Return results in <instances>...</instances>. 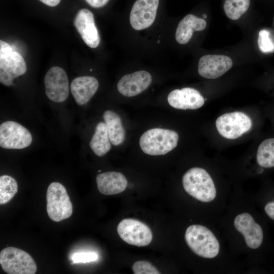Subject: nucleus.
Masks as SVG:
<instances>
[{"mask_svg":"<svg viewBox=\"0 0 274 274\" xmlns=\"http://www.w3.org/2000/svg\"><path fill=\"white\" fill-rule=\"evenodd\" d=\"M182 184L188 194L200 201L211 202L216 197L214 182L203 168L195 167L189 169L183 176Z\"/></svg>","mask_w":274,"mask_h":274,"instance_id":"1","label":"nucleus"},{"mask_svg":"<svg viewBox=\"0 0 274 274\" xmlns=\"http://www.w3.org/2000/svg\"><path fill=\"white\" fill-rule=\"evenodd\" d=\"M179 140L178 133L173 130L152 128L145 132L140 139V146L146 154L165 155L175 149Z\"/></svg>","mask_w":274,"mask_h":274,"instance_id":"2","label":"nucleus"},{"mask_svg":"<svg viewBox=\"0 0 274 274\" xmlns=\"http://www.w3.org/2000/svg\"><path fill=\"white\" fill-rule=\"evenodd\" d=\"M185 241L197 255L205 258H213L219 252V243L213 233L200 225H192L186 229Z\"/></svg>","mask_w":274,"mask_h":274,"instance_id":"3","label":"nucleus"},{"mask_svg":"<svg viewBox=\"0 0 274 274\" xmlns=\"http://www.w3.org/2000/svg\"><path fill=\"white\" fill-rule=\"evenodd\" d=\"M47 212L55 222L68 218L73 213V206L64 186L59 182H52L46 193Z\"/></svg>","mask_w":274,"mask_h":274,"instance_id":"4","label":"nucleus"},{"mask_svg":"<svg viewBox=\"0 0 274 274\" xmlns=\"http://www.w3.org/2000/svg\"><path fill=\"white\" fill-rule=\"evenodd\" d=\"M26 65L22 56L13 51L9 44L0 41V82L4 85H12L14 78L23 75Z\"/></svg>","mask_w":274,"mask_h":274,"instance_id":"5","label":"nucleus"},{"mask_svg":"<svg viewBox=\"0 0 274 274\" xmlns=\"http://www.w3.org/2000/svg\"><path fill=\"white\" fill-rule=\"evenodd\" d=\"M0 264L9 274H34L37 265L27 252L15 247H7L1 251Z\"/></svg>","mask_w":274,"mask_h":274,"instance_id":"6","label":"nucleus"},{"mask_svg":"<svg viewBox=\"0 0 274 274\" xmlns=\"http://www.w3.org/2000/svg\"><path fill=\"white\" fill-rule=\"evenodd\" d=\"M252 125L251 118L241 112L225 113L216 121V126L219 134L230 140L241 136L250 129Z\"/></svg>","mask_w":274,"mask_h":274,"instance_id":"7","label":"nucleus"},{"mask_svg":"<svg viewBox=\"0 0 274 274\" xmlns=\"http://www.w3.org/2000/svg\"><path fill=\"white\" fill-rule=\"evenodd\" d=\"M117 230L123 241L137 247L148 245L153 238V234L149 226L134 219H123L118 224Z\"/></svg>","mask_w":274,"mask_h":274,"instance_id":"8","label":"nucleus"},{"mask_svg":"<svg viewBox=\"0 0 274 274\" xmlns=\"http://www.w3.org/2000/svg\"><path fill=\"white\" fill-rule=\"evenodd\" d=\"M32 135L21 124L13 121L0 125V146L7 149H21L31 144Z\"/></svg>","mask_w":274,"mask_h":274,"instance_id":"9","label":"nucleus"},{"mask_svg":"<svg viewBox=\"0 0 274 274\" xmlns=\"http://www.w3.org/2000/svg\"><path fill=\"white\" fill-rule=\"evenodd\" d=\"M45 93L51 101L60 103L65 101L69 94L68 81L65 71L60 67L53 66L44 78Z\"/></svg>","mask_w":274,"mask_h":274,"instance_id":"10","label":"nucleus"},{"mask_svg":"<svg viewBox=\"0 0 274 274\" xmlns=\"http://www.w3.org/2000/svg\"><path fill=\"white\" fill-rule=\"evenodd\" d=\"M159 0H136L129 16L131 26L141 30L150 27L154 22Z\"/></svg>","mask_w":274,"mask_h":274,"instance_id":"11","label":"nucleus"},{"mask_svg":"<svg viewBox=\"0 0 274 274\" xmlns=\"http://www.w3.org/2000/svg\"><path fill=\"white\" fill-rule=\"evenodd\" d=\"M234 225L243 235L249 248L256 249L261 246L263 238L262 229L250 214L244 213L236 216L234 220Z\"/></svg>","mask_w":274,"mask_h":274,"instance_id":"12","label":"nucleus"},{"mask_svg":"<svg viewBox=\"0 0 274 274\" xmlns=\"http://www.w3.org/2000/svg\"><path fill=\"white\" fill-rule=\"evenodd\" d=\"M74 26L85 43L95 48L100 43V36L96 27L92 13L87 9L80 10L74 22Z\"/></svg>","mask_w":274,"mask_h":274,"instance_id":"13","label":"nucleus"},{"mask_svg":"<svg viewBox=\"0 0 274 274\" xmlns=\"http://www.w3.org/2000/svg\"><path fill=\"white\" fill-rule=\"evenodd\" d=\"M232 60L223 55H205L199 60L198 72L201 77L216 79L227 72L232 66Z\"/></svg>","mask_w":274,"mask_h":274,"instance_id":"14","label":"nucleus"},{"mask_svg":"<svg viewBox=\"0 0 274 274\" xmlns=\"http://www.w3.org/2000/svg\"><path fill=\"white\" fill-rule=\"evenodd\" d=\"M151 74L139 71L123 76L117 85L118 91L125 96L132 97L145 91L152 82Z\"/></svg>","mask_w":274,"mask_h":274,"instance_id":"15","label":"nucleus"},{"mask_svg":"<svg viewBox=\"0 0 274 274\" xmlns=\"http://www.w3.org/2000/svg\"><path fill=\"white\" fill-rule=\"evenodd\" d=\"M167 100L172 107L182 110L197 109L204 103V99L200 92L190 87L172 91L168 95Z\"/></svg>","mask_w":274,"mask_h":274,"instance_id":"16","label":"nucleus"},{"mask_svg":"<svg viewBox=\"0 0 274 274\" xmlns=\"http://www.w3.org/2000/svg\"><path fill=\"white\" fill-rule=\"evenodd\" d=\"M98 86V80L93 77L81 76L74 79L71 84V91L76 104L83 106L87 103Z\"/></svg>","mask_w":274,"mask_h":274,"instance_id":"17","label":"nucleus"},{"mask_svg":"<svg viewBox=\"0 0 274 274\" xmlns=\"http://www.w3.org/2000/svg\"><path fill=\"white\" fill-rule=\"evenodd\" d=\"M96 182L99 192L107 195L120 193L127 186L125 176L121 173L113 171L98 174Z\"/></svg>","mask_w":274,"mask_h":274,"instance_id":"18","label":"nucleus"},{"mask_svg":"<svg viewBox=\"0 0 274 274\" xmlns=\"http://www.w3.org/2000/svg\"><path fill=\"white\" fill-rule=\"evenodd\" d=\"M206 26L207 22L204 19L188 14L178 25L175 33L176 40L180 44H185L190 40L194 31H201Z\"/></svg>","mask_w":274,"mask_h":274,"instance_id":"19","label":"nucleus"},{"mask_svg":"<svg viewBox=\"0 0 274 274\" xmlns=\"http://www.w3.org/2000/svg\"><path fill=\"white\" fill-rule=\"evenodd\" d=\"M103 119L111 143L114 146L122 144L125 140V133L120 117L113 111L107 110L103 114Z\"/></svg>","mask_w":274,"mask_h":274,"instance_id":"20","label":"nucleus"},{"mask_svg":"<svg viewBox=\"0 0 274 274\" xmlns=\"http://www.w3.org/2000/svg\"><path fill=\"white\" fill-rule=\"evenodd\" d=\"M108 135L107 127L105 122H98L89 143L93 153L99 157L106 155L111 149V145Z\"/></svg>","mask_w":274,"mask_h":274,"instance_id":"21","label":"nucleus"},{"mask_svg":"<svg viewBox=\"0 0 274 274\" xmlns=\"http://www.w3.org/2000/svg\"><path fill=\"white\" fill-rule=\"evenodd\" d=\"M256 158L261 166L264 168L274 167V138L266 139L260 144Z\"/></svg>","mask_w":274,"mask_h":274,"instance_id":"22","label":"nucleus"},{"mask_svg":"<svg viewBox=\"0 0 274 274\" xmlns=\"http://www.w3.org/2000/svg\"><path fill=\"white\" fill-rule=\"evenodd\" d=\"M18 191L16 180L8 175L0 177V204H4L12 199Z\"/></svg>","mask_w":274,"mask_h":274,"instance_id":"23","label":"nucleus"},{"mask_svg":"<svg viewBox=\"0 0 274 274\" xmlns=\"http://www.w3.org/2000/svg\"><path fill=\"white\" fill-rule=\"evenodd\" d=\"M250 0H225L224 10L230 19L237 20L248 9Z\"/></svg>","mask_w":274,"mask_h":274,"instance_id":"24","label":"nucleus"},{"mask_svg":"<svg viewBox=\"0 0 274 274\" xmlns=\"http://www.w3.org/2000/svg\"><path fill=\"white\" fill-rule=\"evenodd\" d=\"M258 45L262 53H268L274 52V41L271 38L270 33L268 30L262 29L259 31Z\"/></svg>","mask_w":274,"mask_h":274,"instance_id":"25","label":"nucleus"},{"mask_svg":"<svg viewBox=\"0 0 274 274\" xmlns=\"http://www.w3.org/2000/svg\"><path fill=\"white\" fill-rule=\"evenodd\" d=\"M134 274H159V271L151 263L147 261L139 260L132 265Z\"/></svg>","mask_w":274,"mask_h":274,"instance_id":"26","label":"nucleus"},{"mask_svg":"<svg viewBox=\"0 0 274 274\" xmlns=\"http://www.w3.org/2000/svg\"><path fill=\"white\" fill-rule=\"evenodd\" d=\"M71 264L80 263H88L98 259V254L94 252H79L74 253L71 256Z\"/></svg>","mask_w":274,"mask_h":274,"instance_id":"27","label":"nucleus"},{"mask_svg":"<svg viewBox=\"0 0 274 274\" xmlns=\"http://www.w3.org/2000/svg\"><path fill=\"white\" fill-rule=\"evenodd\" d=\"M264 211L267 215L274 220V201L267 203L264 207Z\"/></svg>","mask_w":274,"mask_h":274,"instance_id":"28","label":"nucleus"},{"mask_svg":"<svg viewBox=\"0 0 274 274\" xmlns=\"http://www.w3.org/2000/svg\"><path fill=\"white\" fill-rule=\"evenodd\" d=\"M87 3L93 8H100L105 6L109 0H85Z\"/></svg>","mask_w":274,"mask_h":274,"instance_id":"29","label":"nucleus"},{"mask_svg":"<svg viewBox=\"0 0 274 274\" xmlns=\"http://www.w3.org/2000/svg\"><path fill=\"white\" fill-rule=\"evenodd\" d=\"M39 1L48 6L55 7L59 4L61 0H39Z\"/></svg>","mask_w":274,"mask_h":274,"instance_id":"30","label":"nucleus"},{"mask_svg":"<svg viewBox=\"0 0 274 274\" xmlns=\"http://www.w3.org/2000/svg\"><path fill=\"white\" fill-rule=\"evenodd\" d=\"M202 17H203V18H206L207 16L206 14H203Z\"/></svg>","mask_w":274,"mask_h":274,"instance_id":"31","label":"nucleus"}]
</instances>
